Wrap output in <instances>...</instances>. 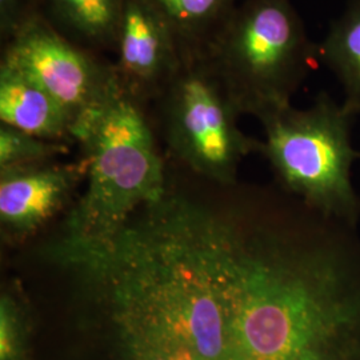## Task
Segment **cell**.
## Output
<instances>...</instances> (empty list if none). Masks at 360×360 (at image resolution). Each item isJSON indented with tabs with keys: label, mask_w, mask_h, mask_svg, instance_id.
Returning a JSON list of instances; mask_svg holds the SVG:
<instances>
[{
	"label": "cell",
	"mask_w": 360,
	"mask_h": 360,
	"mask_svg": "<svg viewBox=\"0 0 360 360\" xmlns=\"http://www.w3.org/2000/svg\"><path fill=\"white\" fill-rule=\"evenodd\" d=\"M74 138L83 151L87 186L52 242L103 245L167 193L166 159L146 105L120 90L77 126Z\"/></svg>",
	"instance_id": "obj_1"
},
{
	"label": "cell",
	"mask_w": 360,
	"mask_h": 360,
	"mask_svg": "<svg viewBox=\"0 0 360 360\" xmlns=\"http://www.w3.org/2000/svg\"><path fill=\"white\" fill-rule=\"evenodd\" d=\"M205 58L239 114L259 120L292 105L321 60L291 0L238 4Z\"/></svg>",
	"instance_id": "obj_2"
},
{
	"label": "cell",
	"mask_w": 360,
	"mask_h": 360,
	"mask_svg": "<svg viewBox=\"0 0 360 360\" xmlns=\"http://www.w3.org/2000/svg\"><path fill=\"white\" fill-rule=\"evenodd\" d=\"M355 115L321 92L306 110L292 105L260 120L263 155L283 191L323 217L356 227L360 198L351 167L360 153L352 147Z\"/></svg>",
	"instance_id": "obj_3"
},
{
	"label": "cell",
	"mask_w": 360,
	"mask_h": 360,
	"mask_svg": "<svg viewBox=\"0 0 360 360\" xmlns=\"http://www.w3.org/2000/svg\"><path fill=\"white\" fill-rule=\"evenodd\" d=\"M154 104L171 160L202 179L236 186L242 160L260 151L262 142L239 129L240 114L205 56L183 58Z\"/></svg>",
	"instance_id": "obj_4"
},
{
	"label": "cell",
	"mask_w": 360,
	"mask_h": 360,
	"mask_svg": "<svg viewBox=\"0 0 360 360\" xmlns=\"http://www.w3.org/2000/svg\"><path fill=\"white\" fill-rule=\"evenodd\" d=\"M0 62L47 91L71 116L74 134L119 91L112 60L71 43L41 18L1 46Z\"/></svg>",
	"instance_id": "obj_5"
},
{
	"label": "cell",
	"mask_w": 360,
	"mask_h": 360,
	"mask_svg": "<svg viewBox=\"0 0 360 360\" xmlns=\"http://www.w3.org/2000/svg\"><path fill=\"white\" fill-rule=\"evenodd\" d=\"M114 55L119 90L146 107L160 96L183 62L174 35L146 0L124 1Z\"/></svg>",
	"instance_id": "obj_6"
},
{
	"label": "cell",
	"mask_w": 360,
	"mask_h": 360,
	"mask_svg": "<svg viewBox=\"0 0 360 360\" xmlns=\"http://www.w3.org/2000/svg\"><path fill=\"white\" fill-rule=\"evenodd\" d=\"M86 176V166L55 159L0 169V224L4 238L23 240L63 207Z\"/></svg>",
	"instance_id": "obj_7"
},
{
	"label": "cell",
	"mask_w": 360,
	"mask_h": 360,
	"mask_svg": "<svg viewBox=\"0 0 360 360\" xmlns=\"http://www.w3.org/2000/svg\"><path fill=\"white\" fill-rule=\"evenodd\" d=\"M0 122L52 142L74 139V122L65 108L38 83L0 62Z\"/></svg>",
	"instance_id": "obj_8"
},
{
	"label": "cell",
	"mask_w": 360,
	"mask_h": 360,
	"mask_svg": "<svg viewBox=\"0 0 360 360\" xmlns=\"http://www.w3.org/2000/svg\"><path fill=\"white\" fill-rule=\"evenodd\" d=\"M126 0H41L40 18L62 37L105 56L115 51Z\"/></svg>",
	"instance_id": "obj_9"
},
{
	"label": "cell",
	"mask_w": 360,
	"mask_h": 360,
	"mask_svg": "<svg viewBox=\"0 0 360 360\" xmlns=\"http://www.w3.org/2000/svg\"><path fill=\"white\" fill-rule=\"evenodd\" d=\"M165 22L183 58L205 56L236 8V0H146Z\"/></svg>",
	"instance_id": "obj_10"
},
{
	"label": "cell",
	"mask_w": 360,
	"mask_h": 360,
	"mask_svg": "<svg viewBox=\"0 0 360 360\" xmlns=\"http://www.w3.org/2000/svg\"><path fill=\"white\" fill-rule=\"evenodd\" d=\"M319 59L340 82L343 105L360 114V0H345L343 11L319 44Z\"/></svg>",
	"instance_id": "obj_11"
},
{
	"label": "cell",
	"mask_w": 360,
	"mask_h": 360,
	"mask_svg": "<svg viewBox=\"0 0 360 360\" xmlns=\"http://www.w3.org/2000/svg\"><path fill=\"white\" fill-rule=\"evenodd\" d=\"M31 316L25 296L7 288L0 296V360H31Z\"/></svg>",
	"instance_id": "obj_12"
},
{
	"label": "cell",
	"mask_w": 360,
	"mask_h": 360,
	"mask_svg": "<svg viewBox=\"0 0 360 360\" xmlns=\"http://www.w3.org/2000/svg\"><path fill=\"white\" fill-rule=\"evenodd\" d=\"M68 151V143L52 142L0 124V169L56 159Z\"/></svg>",
	"instance_id": "obj_13"
},
{
	"label": "cell",
	"mask_w": 360,
	"mask_h": 360,
	"mask_svg": "<svg viewBox=\"0 0 360 360\" xmlns=\"http://www.w3.org/2000/svg\"><path fill=\"white\" fill-rule=\"evenodd\" d=\"M41 0H0V46L40 18Z\"/></svg>",
	"instance_id": "obj_14"
}]
</instances>
